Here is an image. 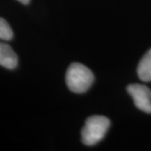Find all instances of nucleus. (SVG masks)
Segmentation results:
<instances>
[{
  "mask_svg": "<svg viewBox=\"0 0 151 151\" xmlns=\"http://www.w3.org/2000/svg\"><path fill=\"white\" fill-rule=\"evenodd\" d=\"M94 81L92 70L83 64L74 62L66 70L65 82L68 88L75 93L86 92Z\"/></svg>",
  "mask_w": 151,
  "mask_h": 151,
  "instance_id": "nucleus-1",
  "label": "nucleus"
},
{
  "mask_svg": "<svg viewBox=\"0 0 151 151\" xmlns=\"http://www.w3.org/2000/svg\"><path fill=\"white\" fill-rule=\"evenodd\" d=\"M110 126V120L100 115L92 116L86 120L81 129V141L88 146L94 145L103 139Z\"/></svg>",
  "mask_w": 151,
  "mask_h": 151,
  "instance_id": "nucleus-2",
  "label": "nucleus"
},
{
  "mask_svg": "<svg viewBox=\"0 0 151 151\" xmlns=\"http://www.w3.org/2000/svg\"><path fill=\"white\" fill-rule=\"evenodd\" d=\"M127 91L133 97L134 105L146 113H151V90L145 85L131 84Z\"/></svg>",
  "mask_w": 151,
  "mask_h": 151,
  "instance_id": "nucleus-3",
  "label": "nucleus"
},
{
  "mask_svg": "<svg viewBox=\"0 0 151 151\" xmlns=\"http://www.w3.org/2000/svg\"><path fill=\"white\" fill-rule=\"evenodd\" d=\"M0 65L13 70L18 65V56L10 45L0 42Z\"/></svg>",
  "mask_w": 151,
  "mask_h": 151,
  "instance_id": "nucleus-4",
  "label": "nucleus"
},
{
  "mask_svg": "<svg viewBox=\"0 0 151 151\" xmlns=\"http://www.w3.org/2000/svg\"><path fill=\"white\" fill-rule=\"evenodd\" d=\"M137 73L142 81H151V49L140 60L137 68Z\"/></svg>",
  "mask_w": 151,
  "mask_h": 151,
  "instance_id": "nucleus-5",
  "label": "nucleus"
},
{
  "mask_svg": "<svg viewBox=\"0 0 151 151\" xmlns=\"http://www.w3.org/2000/svg\"><path fill=\"white\" fill-rule=\"evenodd\" d=\"M14 33L9 23L0 17V39L4 40H10L13 39Z\"/></svg>",
  "mask_w": 151,
  "mask_h": 151,
  "instance_id": "nucleus-6",
  "label": "nucleus"
},
{
  "mask_svg": "<svg viewBox=\"0 0 151 151\" xmlns=\"http://www.w3.org/2000/svg\"><path fill=\"white\" fill-rule=\"evenodd\" d=\"M17 1L20 2L21 4H24V5H27V4H29V2H30V0H17Z\"/></svg>",
  "mask_w": 151,
  "mask_h": 151,
  "instance_id": "nucleus-7",
  "label": "nucleus"
}]
</instances>
